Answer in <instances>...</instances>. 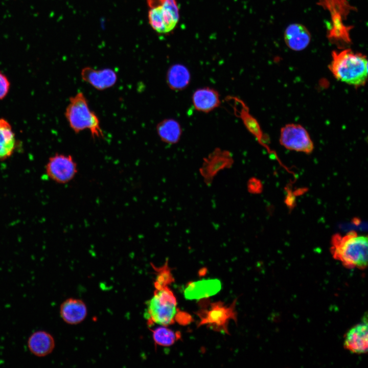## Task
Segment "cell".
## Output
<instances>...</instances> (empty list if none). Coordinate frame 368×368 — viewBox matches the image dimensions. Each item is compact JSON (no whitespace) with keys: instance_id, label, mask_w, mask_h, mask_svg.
<instances>
[{"instance_id":"cell-1","label":"cell","mask_w":368,"mask_h":368,"mask_svg":"<svg viewBox=\"0 0 368 368\" xmlns=\"http://www.w3.org/2000/svg\"><path fill=\"white\" fill-rule=\"evenodd\" d=\"M171 284L169 281L155 278L153 295L146 303L144 313L149 327L155 324L167 327L175 323L186 325L192 321L190 314L177 308L176 297L169 288Z\"/></svg>"},{"instance_id":"cell-2","label":"cell","mask_w":368,"mask_h":368,"mask_svg":"<svg viewBox=\"0 0 368 368\" xmlns=\"http://www.w3.org/2000/svg\"><path fill=\"white\" fill-rule=\"evenodd\" d=\"M329 68L336 79L355 88L364 86L367 82L366 57L351 50L333 51Z\"/></svg>"},{"instance_id":"cell-3","label":"cell","mask_w":368,"mask_h":368,"mask_svg":"<svg viewBox=\"0 0 368 368\" xmlns=\"http://www.w3.org/2000/svg\"><path fill=\"white\" fill-rule=\"evenodd\" d=\"M367 237L350 232L344 236L334 235L331 239L333 258L348 268L365 269L367 264Z\"/></svg>"},{"instance_id":"cell-4","label":"cell","mask_w":368,"mask_h":368,"mask_svg":"<svg viewBox=\"0 0 368 368\" xmlns=\"http://www.w3.org/2000/svg\"><path fill=\"white\" fill-rule=\"evenodd\" d=\"M65 116L71 128L76 133L87 129L94 139L104 137L99 119L90 108L82 92H78L70 98Z\"/></svg>"},{"instance_id":"cell-5","label":"cell","mask_w":368,"mask_h":368,"mask_svg":"<svg viewBox=\"0 0 368 368\" xmlns=\"http://www.w3.org/2000/svg\"><path fill=\"white\" fill-rule=\"evenodd\" d=\"M236 304V300L229 305L221 302H201L196 313L199 318L198 327L205 325L215 331L228 334L229 322L237 320Z\"/></svg>"},{"instance_id":"cell-6","label":"cell","mask_w":368,"mask_h":368,"mask_svg":"<svg viewBox=\"0 0 368 368\" xmlns=\"http://www.w3.org/2000/svg\"><path fill=\"white\" fill-rule=\"evenodd\" d=\"M150 8L149 24L158 33H168L173 30L179 18L176 0H147Z\"/></svg>"},{"instance_id":"cell-7","label":"cell","mask_w":368,"mask_h":368,"mask_svg":"<svg viewBox=\"0 0 368 368\" xmlns=\"http://www.w3.org/2000/svg\"><path fill=\"white\" fill-rule=\"evenodd\" d=\"M46 174L53 181L59 184L70 182L78 173L76 161L70 154L56 153L51 156L45 166Z\"/></svg>"},{"instance_id":"cell-8","label":"cell","mask_w":368,"mask_h":368,"mask_svg":"<svg viewBox=\"0 0 368 368\" xmlns=\"http://www.w3.org/2000/svg\"><path fill=\"white\" fill-rule=\"evenodd\" d=\"M281 145L287 149L306 154L311 153L314 149L313 142L307 130L302 125L288 124L280 131Z\"/></svg>"},{"instance_id":"cell-9","label":"cell","mask_w":368,"mask_h":368,"mask_svg":"<svg viewBox=\"0 0 368 368\" xmlns=\"http://www.w3.org/2000/svg\"><path fill=\"white\" fill-rule=\"evenodd\" d=\"M234 163V159L231 152L217 147L203 158L199 173L204 183L210 187L219 172L231 168Z\"/></svg>"},{"instance_id":"cell-10","label":"cell","mask_w":368,"mask_h":368,"mask_svg":"<svg viewBox=\"0 0 368 368\" xmlns=\"http://www.w3.org/2000/svg\"><path fill=\"white\" fill-rule=\"evenodd\" d=\"M81 77L84 81L98 90L112 87L118 80L117 73L108 68L96 70L86 66L82 69Z\"/></svg>"},{"instance_id":"cell-11","label":"cell","mask_w":368,"mask_h":368,"mask_svg":"<svg viewBox=\"0 0 368 368\" xmlns=\"http://www.w3.org/2000/svg\"><path fill=\"white\" fill-rule=\"evenodd\" d=\"M367 321H362L353 327L344 336V347L349 352L361 354L367 351Z\"/></svg>"},{"instance_id":"cell-12","label":"cell","mask_w":368,"mask_h":368,"mask_svg":"<svg viewBox=\"0 0 368 368\" xmlns=\"http://www.w3.org/2000/svg\"><path fill=\"white\" fill-rule=\"evenodd\" d=\"M192 102L196 110L203 113L212 111L218 107L221 103L218 91L208 86L196 89L193 93Z\"/></svg>"},{"instance_id":"cell-13","label":"cell","mask_w":368,"mask_h":368,"mask_svg":"<svg viewBox=\"0 0 368 368\" xmlns=\"http://www.w3.org/2000/svg\"><path fill=\"white\" fill-rule=\"evenodd\" d=\"M221 288L217 279L203 280L189 283L184 290V295L188 300L206 298L216 294Z\"/></svg>"},{"instance_id":"cell-14","label":"cell","mask_w":368,"mask_h":368,"mask_svg":"<svg viewBox=\"0 0 368 368\" xmlns=\"http://www.w3.org/2000/svg\"><path fill=\"white\" fill-rule=\"evenodd\" d=\"M87 314V307L82 300L70 298L64 301L60 307V314L64 322L77 325L83 321Z\"/></svg>"},{"instance_id":"cell-15","label":"cell","mask_w":368,"mask_h":368,"mask_svg":"<svg viewBox=\"0 0 368 368\" xmlns=\"http://www.w3.org/2000/svg\"><path fill=\"white\" fill-rule=\"evenodd\" d=\"M55 346L54 337L44 331L34 332L29 337L28 347L30 351L38 357H44L52 352Z\"/></svg>"},{"instance_id":"cell-16","label":"cell","mask_w":368,"mask_h":368,"mask_svg":"<svg viewBox=\"0 0 368 368\" xmlns=\"http://www.w3.org/2000/svg\"><path fill=\"white\" fill-rule=\"evenodd\" d=\"M284 38L289 48L295 51H301L308 46L310 41L311 36L308 30L304 26L294 24L286 28Z\"/></svg>"},{"instance_id":"cell-17","label":"cell","mask_w":368,"mask_h":368,"mask_svg":"<svg viewBox=\"0 0 368 368\" xmlns=\"http://www.w3.org/2000/svg\"><path fill=\"white\" fill-rule=\"evenodd\" d=\"M166 83L169 88L175 91H180L186 89L191 81V73L188 68L180 64H174L168 70Z\"/></svg>"},{"instance_id":"cell-18","label":"cell","mask_w":368,"mask_h":368,"mask_svg":"<svg viewBox=\"0 0 368 368\" xmlns=\"http://www.w3.org/2000/svg\"><path fill=\"white\" fill-rule=\"evenodd\" d=\"M156 130L160 140L170 145L178 143L182 133L180 124L173 118H167L160 121L156 125Z\"/></svg>"},{"instance_id":"cell-19","label":"cell","mask_w":368,"mask_h":368,"mask_svg":"<svg viewBox=\"0 0 368 368\" xmlns=\"http://www.w3.org/2000/svg\"><path fill=\"white\" fill-rule=\"evenodd\" d=\"M16 147L15 134L10 124L0 118V160L9 158Z\"/></svg>"},{"instance_id":"cell-20","label":"cell","mask_w":368,"mask_h":368,"mask_svg":"<svg viewBox=\"0 0 368 368\" xmlns=\"http://www.w3.org/2000/svg\"><path fill=\"white\" fill-rule=\"evenodd\" d=\"M152 338L156 345L162 347H170L181 339L179 331H175L161 326L151 330Z\"/></svg>"},{"instance_id":"cell-21","label":"cell","mask_w":368,"mask_h":368,"mask_svg":"<svg viewBox=\"0 0 368 368\" xmlns=\"http://www.w3.org/2000/svg\"><path fill=\"white\" fill-rule=\"evenodd\" d=\"M10 83L7 76L0 72V100L3 99L8 94Z\"/></svg>"},{"instance_id":"cell-22","label":"cell","mask_w":368,"mask_h":368,"mask_svg":"<svg viewBox=\"0 0 368 368\" xmlns=\"http://www.w3.org/2000/svg\"><path fill=\"white\" fill-rule=\"evenodd\" d=\"M247 187L248 192L254 194L260 192L262 189L260 181L254 177L248 180Z\"/></svg>"}]
</instances>
